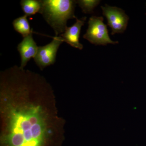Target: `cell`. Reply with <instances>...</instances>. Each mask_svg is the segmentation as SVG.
<instances>
[{"instance_id": "1", "label": "cell", "mask_w": 146, "mask_h": 146, "mask_svg": "<svg viewBox=\"0 0 146 146\" xmlns=\"http://www.w3.org/2000/svg\"><path fill=\"white\" fill-rule=\"evenodd\" d=\"M4 106L6 126L1 146H48L47 118L40 106L7 100Z\"/></svg>"}, {"instance_id": "7", "label": "cell", "mask_w": 146, "mask_h": 146, "mask_svg": "<svg viewBox=\"0 0 146 146\" xmlns=\"http://www.w3.org/2000/svg\"><path fill=\"white\" fill-rule=\"evenodd\" d=\"M76 21L72 26L67 27L65 32L60 35L65 42L72 47L80 50H82L83 46L79 42L80 35L82 27L86 21V17L78 19L76 18Z\"/></svg>"}, {"instance_id": "8", "label": "cell", "mask_w": 146, "mask_h": 146, "mask_svg": "<svg viewBox=\"0 0 146 146\" xmlns=\"http://www.w3.org/2000/svg\"><path fill=\"white\" fill-rule=\"evenodd\" d=\"M27 16L24 15L15 19L13 22L14 29L21 34L23 38L32 33L33 29H31Z\"/></svg>"}, {"instance_id": "9", "label": "cell", "mask_w": 146, "mask_h": 146, "mask_svg": "<svg viewBox=\"0 0 146 146\" xmlns=\"http://www.w3.org/2000/svg\"><path fill=\"white\" fill-rule=\"evenodd\" d=\"M21 5L25 15L27 16L40 13L42 9L41 0H22Z\"/></svg>"}, {"instance_id": "5", "label": "cell", "mask_w": 146, "mask_h": 146, "mask_svg": "<svg viewBox=\"0 0 146 146\" xmlns=\"http://www.w3.org/2000/svg\"><path fill=\"white\" fill-rule=\"evenodd\" d=\"M63 42L64 41L61 36H55L48 44L38 47L34 60L40 69L43 70L47 66L54 64L58 50Z\"/></svg>"}, {"instance_id": "2", "label": "cell", "mask_w": 146, "mask_h": 146, "mask_svg": "<svg viewBox=\"0 0 146 146\" xmlns=\"http://www.w3.org/2000/svg\"><path fill=\"white\" fill-rule=\"evenodd\" d=\"M41 13L52 28L55 36H60L67 27L68 20L76 18L74 11L77 1L74 0H41Z\"/></svg>"}, {"instance_id": "10", "label": "cell", "mask_w": 146, "mask_h": 146, "mask_svg": "<svg viewBox=\"0 0 146 146\" xmlns=\"http://www.w3.org/2000/svg\"><path fill=\"white\" fill-rule=\"evenodd\" d=\"M100 1L99 0H79L77 1L82 12L85 13H91L94 12L95 7L99 4Z\"/></svg>"}, {"instance_id": "4", "label": "cell", "mask_w": 146, "mask_h": 146, "mask_svg": "<svg viewBox=\"0 0 146 146\" xmlns=\"http://www.w3.org/2000/svg\"><path fill=\"white\" fill-rule=\"evenodd\" d=\"M104 16L107 18L108 25L112 30L111 35L123 33L127 27L129 18L121 9L105 5L102 6Z\"/></svg>"}, {"instance_id": "6", "label": "cell", "mask_w": 146, "mask_h": 146, "mask_svg": "<svg viewBox=\"0 0 146 146\" xmlns=\"http://www.w3.org/2000/svg\"><path fill=\"white\" fill-rule=\"evenodd\" d=\"M38 48V46L33 39L32 33L24 37L22 42L18 44L17 49L21 56L20 67L21 68L24 69L30 59L35 57Z\"/></svg>"}, {"instance_id": "3", "label": "cell", "mask_w": 146, "mask_h": 146, "mask_svg": "<svg viewBox=\"0 0 146 146\" xmlns=\"http://www.w3.org/2000/svg\"><path fill=\"white\" fill-rule=\"evenodd\" d=\"M103 21L104 18L102 16H91L88 21V29L83 38L96 45L118 44V41H113L110 39L107 26Z\"/></svg>"}]
</instances>
